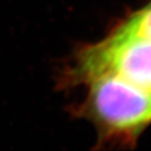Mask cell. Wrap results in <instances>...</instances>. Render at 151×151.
<instances>
[{"label": "cell", "instance_id": "cell-1", "mask_svg": "<svg viewBox=\"0 0 151 151\" xmlns=\"http://www.w3.org/2000/svg\"><path fill=\"white\" fill-rule=\"evenodd\" d=\"M103 75L151 92V40L116 29L102 42L82 46L58 70L56 87L68 89Z\"/></svg>", "mask_w": 151, "mask_h": 151}, {"label": "cell", "instance_id": "cell-2", "mask_svg": "<svg viewBox=\"0 0 151 151\" xmlns=\"http://www.w3.org/2000/svg\"><path fill=\"white\" fill-rule=\"evenodd\" d=\"M84 103L76 114L93 121L105 130L133 133L151 122V92L113 75L89 81Z\"/></svg>", "mask_w": 151, "mask_h": 151}, {"label": "cell", "instance_id": "cell-3", "mask_svg": "<svg viewBox=\"0 0 151 151\" xmlns=\"http://www.w3.org/2000/svg\"><path fill=\"white\" fill-rule=\"evenodd\" d=\"M119 31L151 40V3L130 17Z\"/></svg>", "mask_w": 151, "mask_h": 151}]
</instances>
